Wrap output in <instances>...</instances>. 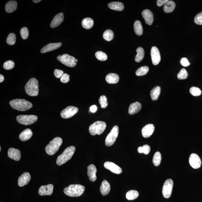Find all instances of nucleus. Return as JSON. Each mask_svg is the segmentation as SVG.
<instances>
[{
	"mask_svg": "<svg viewBox=\"0 0 202 202\" xmlns=\"http://www.w3.org/2000/svg\"><path fill=\"white\" fill-rule=\"evenodd\" d=\"M162 157L160 152H157L154 154L153 158V162L155 166H158L161 163Z\"/></svg>",
	"mask_w": 202,
	"mask_h": 202,
	"instance_id": "35",
	"label": "nucleus"
},
{
	"mask_svg": "<svg viewBox=\"0 0 202 202\" xmlns=\"http://www.w3.org/2000/svg\"><path fill=\"white\" fill-rule=\"evenodd\" d=\"M78 111V108L75 106L67 107L61 112V116L63 118L67 119L72 117Z\"/></svg>",
	"mask_w": 202,
	"mask_h": 202,
	"instance_id": "11",
	"label": "nucleus"
},
{
	"mask_svg": "<svg viewBox=\"0 0 202 202\" xmlns=\"http://www.w3.org/2000/svg\"><path fill=\"white\" fill-rule=\"evenodd\" d=\"M4 80V76L2 74L0 75V82L1 83L3 82Z\"/></svg>",
	"mask_w": 202,
	"mask_h": 202,
	"instance_id": "52",
	"label": "nucleus"
},
{
	"mask_svg": "<svg viewBox=\"0 0 202 202\" xmlns=\"http://www.w3.org/2000/svg\"><path fill=\"white\" fill-rule=\"evenodd\" d=\"M189 91H190L191 95L194 96H200L201 94V89L196 87H192L190 88Z\"/></svg>",
	"mask_w": 202,
	"mask_h": 202,
	"instance_id": "42",
	"label": "nucleus"
},
{
	"mask_svg": "<svg viewBox=\"0 0 202 202\" xmlns=\"http://www.w3.org/2000/svg\"><path fill=\"white\" fill-rule=\"evenodd\" d=\"M63 143V140L60 137H56L50 141L45 147V151L49 155H54L59 150Z\"/></svg>",
	"mask_w": 202,
	"mask_h": 202,
	"instance_id": "5",
	"label": "nucleus"
},
{
	"mask_svg": "<svg viewBox=\"0 0 202 202\" xmlns=\"http://www.w3.org/2000/svg\"><path fill=\"white\" fill-rule=\"evenodd\" d=\"M155 130V127L153 124L146 125L141 130V133L144 138H148L152 134Z\"/></svg>",
	"mask_w": 202,
	"mask_h": 202,
	"instance_id": "16",
	"label": "nucleus"
},
{
	"mask_svg": "<svg viewBox=\"0 0 202 202\" xmlns=\"http://www.w3.org/2000/svg\"><path fill=\"white\" fill-rule=\"evenodd\" d=\"M38 117L35 115H19L17 117V120L19 123L24 125H29L37 121Z\"/></svg>",
	"mask_w": 202,
	"mask_h": 202,
	"instance_id": "7",
	"label": "nucleus"
},
{
	"mask_svg": "<svg viewBox=\"0 0 202 202\" xmlns=\"http://www.w3.org/2000/svg\"><path fill=\"white\" fill-rule=\"evenodd\" d=\"M54 186L52 184L43 185L39 188L38 193L40 196H50L53 193Z\"/></svg>",
	"mask_w": 202,
	"mask_h": 202,
	"instance_id": "14",
	"label": "nucleus"
},
{
	"mask_svg": "<svg viewBox=\"0 0 202 202\" xmlns=\"http://www.w3.org/2000/svg\"><path fill=\"white\" fill-rule=\"evenodd\" d=\"M75 150V147L74 146H70L66 149L57 158L56 161L57 164L61 165L69 160L74 155Z\"/></svg>",
	"mask_w": 202,
	"mask_h": 202,
	"instance_id": "3",
	"label": "nucleus"
},
{
	"mask_svg": "<svg viewBox=\"0 0 202 202\" xmlns=\"http://www.w3.org/2000/svg\"><path fill=\"white\" fill-rule=\"evenodd\" d=\"M149 71V68L147 66H142L139 68L136 71V74L137 76H141L146 75Z\"/></svg>",
	"mask_w": 202,
	"mask_h": 202,
	"instance_id": "36",
	"label": "nucleus"
},
{
	"mask_svg": "<svg viewBox=\"0 0 202 202\" xmlns=\"http://www.w3.org/2000/svg\"><path fill=\"white\" fill-rule=\"evenodd\" d=\"M97 107L96 106V105H92V106H91L90 107V111L91 112H92V113H95V112H96V111L97 110Z\"/></svg>",
	"mask_w": 202,
	"mask_h": 202,
	"instance_id": "51",
	"label": "nucleus"
},
{
	"mask_svg": "<svg viewBox=\"0 0 202 202\" xmlns=\"http://www.w3.org/2000/svg\"><path fill=\"white\" fill-rule=\"evenodd\" d=\"M194 22L196 25H202V12L196 15L194 18Z\"/></svg>",
	"mask_w": 202,
	"mask_h": 202,
	"instance_id": "46",
	"label": "nucleus"
},
{
	"mask_svg": "<svg viewBox=\"0 0 202 202\" xmlns=\"http://www.w3.org/2000/svg\"><path fill=\"white\" fill-rule=\"evenodd\" d=\"M31 176L30 173L25 172L19 177L18 179V185L19 186L22 187L28 184L30 181Z\"/></svg>",
	"mask_w": 202,
	"mask_h": 202,
	"instance_id": "17",
	"label": "nucleus"
},
{
	"mask_svg": "<svg viewBox=\"0 0 202 202\" xmlns=\"http://www.w3.org/2000/svg\"><path fill=\"white\" fill-rule=\"evenodd\" d=\"M32 135L33 133L30 129H26L19 134V138L22 141H26L31 138Z\"/></svg>",
	"mask_w": 202,
	"mask_h": 202,
	"instance_id": "25",
	"label": "nucleus"
},
{
	"mask_svg": "<svg viewBox=\"0 0 202 202\" xmlns=\"http://www.w3.org/2000/svg\"><path fill=\"white\" fill-rule=\"evenodd\" d=\"M104 165L106 169L115 174H120L122 172L121 168L113 162L107 161L105 163Z\"/></svg>",
	"mask_w": 202,
	"mask_h": 202,
	"instance_id": "15",
	"label": "nucleus"
},
{
	"mask_svg": "<svg viewBox=\"0 0 202 202\" xmlns=\"http://www.w3.org/2000/svg\"><path fill=\"white\" fill-rule=\"evenodd\" d=\"M108 6L110 9L117 11H122L124 8L123 3L118 2L110 3Z\"/></svg>",
	"mask_w": 202,
	"mask_h": 202,
	"instance_id": "28",
	"label": "nucleus"
},
{
	"mask_svg": "<svg viewBox=\"0 0 202 202\" xmlns=\"http://www.w3.org/2000/svg\"><path fill=\"white\" fill-rule=\"evenodd\" d=\"M114 34L113 31L111 30H107L104 32L103 38L105 40L110 41L113 38Z\"/></svg>",
	"mask_w": 202,
	"mask_h": 202,
	"instance_id": "37",
	"label": "nucleus"
},
{
	"mask_svg": "<svg viewBox=\"0 0 202 202\" xmlns=\"http://www.w3.org/2000/svg\"><path fill=\"white\" fill-rule=\"evenodd\" d=\"M151 54L152 61L154 65L159 64L161 61V55L159 50L157 47H153L152 48Z\"/></svg>",
	"mask_w": 202,
	"mask_h": 202,
	"instance_id": "13",
	"label": "nucleus"
},
{
	"mask_svg": "<svg viewBox=\"0 0 202 202\" xmlns=\"http://www.w3.org/2000/svg\"><path fill=\"white\" fill-rule=\"evenodd\" d=\"M106 127V124L105 122L96 121L89 126V132L92 136H95L96 134L100 135L105 131Z\"/></svg>",
	"mask_w": 202,
	"mask_h": 202,
	"instance_id": "6",
	"label": "nucleus"
},
{
	"mask_svg": "<svg viewBox=\"0 0 202 202\" xmlns=\"http://www.w3.org/2000/svg\"><path fill=\"white\" fill-rule=\"evenodd\" d=\"M33 1V2L35 3H39L40 1H41V0H33V1Z\"/></svg>",
	"mask_w": 202,
	"mask_h": 202,
	"instance_id": "53",
	"label": "nucleus"
},
{
	"mask_svg": "<svg viewBox=\"0 0 202 202\" xmlns=\"http://www.w3.org/2000/svg\"><path fill=\"white\" fill-rule=\"evenodd\" d=\"M78 61V60L77 59H76V61L77 62Z\"/></svg>",
	"mask_w": 202,
	"mask_h": 202,
	"instance_id": "55",
	"label": "nucleus"
},
{
	"mask_svg": "<svg viewBox=\"0 0 202 202\" xmlns=\"http://www.w3.org/2000/svg\"><path fill=\"white\" fill-rule=\"evenodd\" d=\"M176 4L172 1H168L164 5V11L165 13H168L172 12L175 9Z\"/></svg>",
	"mask_w": 202,
	"mask_h": 202,
	"instance_id": "29",
	"label": "nucleus"
},
{
	"mask_svg": "<svg viewBox=\"0 0 202 202\" xmlns=\"http://www.w3.org/2000/svg\"><path fill=\"white\" fill-rule=\"evenodd\" d=\"M188 74L186 70L185 69H182L178 73L177 77L178 79H185L188 78Z\"/></svg>",
	"mask_w": 202,
	"mask_h": 202,
	"instance_id": "41",
	"label": "nucleus"
},
{
	"mask_svg": "<svg viewBox=\"0 0 202 202\" xmlns=\"http://www.w3.org/2000/svg\"><path fill=\"white\" fill-rule=\"evenodd\" d=\"M151 151L150 146L147 144H145L143 146L139 147L137 149L139 153H144L145 155H148Z\"/></svg>",
	"mask_w": 202,
	"mask_h": 202,
	"instance_id": "38",
	"label": "nucleus"
},
{
	"mask_svg": "<svg viewBox=\"0 0 202 202\" xmlns=\"http://www.w3.org/2000/svg\"><path fill=\"white\" fill-rule=\"evenodd\" d=\"M137 54L136 55L135 60L137 63H139L144 58V49L142 47L138 48L136 50Z\"/></svg>",
	"mask_w": 202,
	"mask_h": 202,
	"instance_id": "33",
	"label": "nucleus"
},
{
	"mask_svg": "<svg viewBox=\"0 0 202 202\" xmlns=\"http://www.w3.org/2000/svg\"><path fill=\"white\" fill-rule=\"evenodd\" d=\"M180 63L184 67H187L190 65V63L188 60L186 58H183L180 60Z\"/></svg>",
	"mask_w": 202,
	"mask_h": 202,
	"instance_id": "48",
	"label": "nucleus"
},
{
	"mask_svg": "<svg viewBox=\"0 0 202 202\" xmlns=\"http://www.w3.org/2000/svg\"><path fill=\"white\" fill-rule=\"evenodd\" d=\"M21 37L23 39H26L27 38L29 35V30L27 28L24 27L22 28L21 29L20 32Z\"/></svg>",
	"mask_w": 202,
	"mask_h": 202,
	"instance_id": "45",
	"label": "nucleus"
},
{
	"mask_svg": "<svg viewBox=\"0 0 202 202\" xmlns=\"http://www.w3.org/2000/svg\"><path fill=\"white\" fill-rule=\"evenodd\" d=\"M61 45L62 43H50L43 47L41 49L40 52L42 53L48 52L57 50L59 48L61 47Z\"/></svg>",
	"mask_w": 202,
	"mask_h": 202,
	"instance_id": "20",
	"label": "nucleus"
},
{
	"mask_svg": "<svg viewBox=\"0 0 202 202\" xmlns=\"http://www.w3.org/2000/svg\"><path fill=\"white\" fill-rule=\"evenodd\" d=\"M173 182L172 179H168L165 180L163 186L162 193L164 197L166 198H169L172 195Z\"/></svg>",
	"mask_w": 202,
	"mask_h": 202,
	"instance_id": "9",
	"label": "nucleus"
},
{
	"mask_svg": "<svg viewBox=\"0 0 202 202\" xmlns=\"http://www.w3.org/2000/svg\"><path fill=\"white\" fill-rule=\"evenodd\" d=\"M139 196V193L137 190H130L126 193V197L127 200H132L137 198Z\"/></svg>",
	"mask_w": 202,
	"mask_h": 202,
	"instance_id": "34",
	"label": "nucleus"
},
{
	"mask_svg": "<svg viewBox=\"0 0 202 202\" xmlns=\"http://www.w3.org/2000/svg\"><path fill=\"white\" fill-rule=\"evenodd\" d=\"M69 75L67 74H64L62 76L60 81L63 83H67L69 81Z\"/></svg>",
	"mask_w": 202,
	"mask_h": 202,
	"instance_id": "47",
	"label": "nucleus"
},
{
	"mask_svg": "<svg viewBox=\"0 0 202 202\" xmlns=\"http://www.w3.org/2000/svg\"><path fill=\"white\" fill-rule=\"evenodd\" d=\"M160 92V87L157 86L153 88L151 92L152 99L154 101L157 100L159 97Z\"/></svg>",
	"mask_w": 202,
	"mask_h": 202,
	"instance_id": "30",
	"label": "nucleus"
},
{
	"mask_svg": "<svg viewBox=\"0 0 202 202\" xmlns=\"http://www.w3.org/2000/svg\"><path fill=\"white\" fill-rule=\"evenodd\" d=\"M10 105L13 109L21 111H25L32 108V103L25 99H16L10 102Z\"/></svg>",
	"mask_w": 202,
	"mask_h": 202,
	"instance_id": "1",
	"label": "nucleus"
},
{
	"mask_svg": "<svg viewBox=\"0 0 202 202\" xmlns=\"http://www.w3.org/2000/svg\"><path fill=\"white\" fill-rule=\"evenodd\" d=\"M119 134V127L118 126H115L108 135L105 140V145L107 146H110L114 144Z\"/></svg>",
	"mask_w": 202,
	"mask_h": 202,
	"instance_id": "8",
	"label": "nucleus"
},
{
	"mask_svg": "<svg viewBox=\"0 0 202 202\" xmlns=\"http://www.w3.org/2000/svg\"><path fill=\"white\" fill-rule=\"evenodd\" d=\"M141 105L139 102H136L131 103L129 106L128 113L129 114L133 115L138 113L141 109Z\"/></svg>",
	"mask_w": 202,
	"mask_h": 202,
	"instance_id": "23",
	"label": "nucleus"
},
{
	"mask_svg": "<svg viewBox=\"0 0 202 202\" xmlns=\"http://www.w3.org/2000/svg\"><path fill=\"white\" fill-rule=\"evenodd\" d=\"M189 163L192 167L194 169H198L201 166V159L199 156L196 154H191L189 158Z\"/></svg>",
	"mask_w": 202,
	"mask_h": 202,
	"instance_id": "12",
	"label": "nucleus"
},
{
	"mask_svg": "<svg viewBox=\"0 0 202 202\" xmlns=\"http://www.w3.org/2000/svg\"><path fill=\"white\" fill-rule=\"evenodd\" d=\"M1 151V147H0V151Z\"/></svg>",
	"mask_w": 202,
	"mask_h": 202,
	"instance_id": "54",
	"label": "nucleus"
},
{
	"mask_svg": "<svg viewBox=\"0 0 202 202\" xmlns=\"http://www.w3.org/2000/svg\"><path fill=\"white\" fill-rule=\"evenodd\" d=\"M100 104L102 108H105L107 106V98L105 95H102L99 100Z\"/></svg>",
	"mask_w": 202,
	"mask_h": 202,
	"instance_id": "43",
	"label": "nucleus"
},
{
	"mask_svg": "<svg viewBox=\"0 0 202 202\" xmlns=\"http://www.w3.org/2000/svg\"><path fill=\"white\" fill-rule=\"evenodd\" d=\"M134 29L135 33L138 36H141L143 33V27L141 22L137 20L134 22Z\"/></svg>",
	"mask_w": 202,
	"mask_h": 202,
	"instance_id": "32",
	"label": "nucleus"
},
{
	"mask_svg": "<svg viewBox=\"0 0 202 202\" xmlns=\"http://www.w3.org/2000/svg\"><path fill=\"white\" fill-rule=\"evenodd\" d=\"M142 15L146 24L151 25L154 22L153 14L149 10L146 9L143 11Z\"/></svg>",
	"mask_w": 202,
	"mask_h": 202,
	"instance_id": "18",
	"label": "nucleus"
},
{
	"mask_svg": "<svg viewBox=\"0 0 202 202\" xmlns=\"http://www.w3.org/2000/svg\"><path fill=\"white\" fill-rule=\"evenodd\" d=\"M168 1V0H158L157 2V5L159 7L162 6V5H165Z\"/></svg>",
	"mask_w": 202,
	"mask_h": 202,
	"instance_id": "50",
	"label": "nucleus"
},
{
	"mask_svg": "<svg viewBox=\"0 0 202 202\" xmlns=\"http://www.w3.org/2000/svg\"><path fill=\"white\" fill-rule=\"evenodd\" d=\"M59 61L64 65L71 67H75L77 62L75 57L67 54L62 55Z\"/></svg>",
	"mask_w": 202,
	"mask_h": 202,
	"instance_id": "10",
	"label": "nucleus"
},
{
	"mask_svg": "<svg viewBox=\"0 0 202 202\" xmlns=\"http://www.w3.org/2000/svg\"><path fill=\"white\" fill-rule=\"evenodd\" d=\"M110 190V185L106 180H104L102 182L100 187L101 193L103 196H106L109 194Z\"/></svg>",
	"mask_w": 202,
	"mask_h": 202,
	"instance_id": "24",
	"label": "nucleus"
},
{
	"mask_svg": "<svg viewBox=\"0 0 202 202\" xmlns=\"http://www.w3.org/2000/svg\"><path fill=\"white\" fill-rule=\"evenodd\" d=\"M119 79V76L117 74L110 73L106 76V80L109 84H115L118 82Z\"/></svg>",
	"mask_w": 202,
	"mask_h": 202,
	"instance_id": "26",
	"label": "nucleus"
},
{
	"mask_svg": "<svg viewBox=\"0 0 202 202\" xmlns=\"http://www.w3.org/2000/svg\"><path fill=\"white\" fill-rule=\"evenodd\" d=\"M85 187L83 185L75 184L71 185L66 187L64 190V193L67 196L71 197H78L84 193Z\"/></svg>",
	"mask_w": 202,
	"mask_h": 202,
	"instance_id": "2",
	"label": "nucleus"
},
{
	"mask_svg": "<svg viewBox=\"0 0 202 202\" xmlns=\"http://www.w3.org/2000/svg\"><path fill=\"white\" fill-rule=\"evenodd\" d=\"M82 25L84 29H90L94 25L93 19L90 18H86L83 19L82 22Z\"/></svg>",
	"mask_w": 202,
	"mask_h": 202,
	"instance_id": "31",
	"label": "nucleus"
},
{
	"mask_svg": "<svg viewBox=\"0 0 202 202\" xmlns=\"http://www.w3.org/2000/svg\"><path fill=\"white\" fill-rule=\"evenodd\" d=\"M64 74L63 71L61 70L56 69L54 71L55 76L57 78H61Z\"/></svg>",
	"mask_w": 202,
	"mask_h": 202,
	"instance_id": "49",
	"label": "nucleus"
},
{
	"mask_svg": "<svg viewBox=\"0 0 202 202\" xmlns=\"http://www.w3.org/2000/svg\"><path fill=\"white\" fill-rule=\"evenodd\" d=\"M95 56L100 61H106L107 59V55L103 52L101 51L97 52L95 53Z\"/></svg>",
	"mask_w": 202,
	"mask_h": 202,
	"instance_id": "40",
	"label": "nucleus"
},
{
	"mask_svg": "<svg viewBox=\"0 0 202 202\" xmlns=\"http://www.w3.org/2000/svg\"><path fill=\"white\" fill-rule=\"evenodd\" d=\"M64 15L63 13L56 15L50 23V27L54 28L58 26L63 21Z\"/></svg>",
	"mask_w": 202,
	"mask_h": 202,
	"instance_id": "21",
	"label": "nucleus"
},
{
	"mask_svg": "<svg viewBox=\"0 0 202 202\" xmlns=\"http://www.w3.org/2000/svg\"><path fill=\"white\" fill-rule=\"evenodd\" d=\"M16 40V35L14 33H10L6 39L7 43L8 44L11 45H14Z\"/></svg>",
	"mask_w": 202,
	"mask_h": 202,
	"instance_id": "39",
	"label": "nucleus"
},
{
	"mask_svg": "<svg viewBox=\"0 0 202 202\" xmlns=\"http://www.w3.org/2000/svg\"><path fill=\"white\" fill-rule=\"evenodd\" d=\"M14 63L13 61L9 60L4 63L3 67L5 69L9 70L12 69L14 67Z\"/></svg>",
	"mask_w": 202,
	"mask_h": 202,
	"instance_id": "44",
	"label": "nucleus"
},
{
	"mask_svg": "<svg viewBox=\"0 0 202 202\" xmlns=\"http://www.w3.org/2000/svg\"><path fill=\"white\" fill-rule=\"evenodd\" d=\"M8 155L9 158L15 161H19L20 159L21 154L19 149L14 148H9L8 152Z\"/></svg>",
	"mask_w": 202,
	"mask_h": 202,
	"instance_id": "19",
	"label": "nucleus"
},
{
	"mask_svg": "<svg viewBox=\"0 0 202 202\" xmlns=\"http://www.w3.org/2000/svg\"><path fill=\"white\" fill-rule=\"evenodd\" d=\"M25 89L27 95L30 96H36L39 94L38 82L35 78H32L26 84Z\"/></svg>",
	"mask_w": 202,
	"mask_h": 202,
	"instance_id": "4",
	"label": "nucleus"
},
{
	"mask_svg": "<svg viewBox=\"0 0 202 202\" xmlns=\"http://www.w3.org/2000/svg\"><path fill=\"white\" fill-rule=\"evenodd\" d=\"M97 168L95 165L90 164L88 167L87 175L91 181L94 182L97 179Z\"/></svg>",
	"mask_w": 202,
	"mask_h": 202,
	"instance_id": "22",
	"label": "nucleus"
},
{
	"mask_svg": "<svg viewBox=\"0 0 202 202\" xmlns=\"http://www.w3.org/2000/svg\"><path fill=\"white\" fill-rule=\"evenodd\" d=\"M17 8V3L16 1H10L5 5V10L8 13H11L16 10Z\"/></svg>",
	"mask_w": 202,
	"mask_h": 202,
	"instance_id": "27",
	"label": "nucleus"
}]
</instances>
